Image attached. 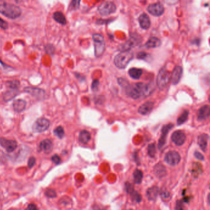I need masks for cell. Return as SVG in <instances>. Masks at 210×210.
<instances>
[{
	"mask_svg": "<svg viewBox=\"0 0 210 210\" xmlns=\"http://www.w3.org/2000/svg\"><path fill=\"white\" fill-rule=\"evenodd\" d=\"M124 90L126 94L134 99L141 97H147L152 94L154 90L152 85L144 83L129 84L124 88Z\"/></svg>",
	"mask_w": 210,
	"mask_h": 210,
	"instance_id": "cell-1",
	"label": "cell"
},
{
	"mask_svg": "<svg viewBox=\"0 0 210 210\" xmlns=\"http://www.w3.org/2000/svg\"><path fill=\"white\" fill-rule=\"evenodd\" d=\"M0 14L11 19H16L21 16V8L14 5L0 0Z\"/></svg>",
	"mask_w": 210,
	"mask_h": 210,
	"instance_id": "cell-2",
	"label": "cell"
},
{
	"mask_svg": "<svg viewBox=\"0 0 210 210\" xmlns=\"http://www.w3.org/2000/svg\"><path fill=\"white\" fill-rule=\"evenodd\" d=\"M133 58V52L131 50L123 51L116 55L114 59L115 66L119 68L123 69L126 68L128 64Z\"/></svg>",
	"mask_w": 210,
	"mask_h": 210,
	"instance_id": "cell-3",
	"label": "cell"
},
{
	"mask_svg": "<svg viewBox=\"0 0 210 210\" xmlns=\"http://www.w3.org/2000/svg\"><path fill=\"white\" fill-rule=\"evenodd\" d=\"M93 40L94 45V54L97 57H101L105 51V43L102 35L95 33L93 35Z\"/></svg>",
	"mask_w": 210,
	"mask_h": 210,
	"instance_id": "cell-4",
	"label": "cell"
},
{
	"mask_svg": "<svg viewBox=\"0 0 210 210\" xmlns=\"http://www.w3.org/2000/svg\"><path fill=\"white\" fill-rule=\"evenodd\" d=\"M171 74L166 67L162 68L158 72L157 78V84L160 90H163L170 82Z\"/></svg>",
	"mask_w": 210,
	"mask_h": 210,
	"instance_id": "cell-5",
	"label": "cell"
},
{
	"mask_svg": "<svg viewBox=\"0 0 210 210\" xmlns=\"http://www.w3.org/2000/svg\"><path fill=\"white\" fill-rule=\"evenodd\" d=\"M142 42V38L137 33H132L130 35L129 40L124 44L121 45V52L129 51L131 48L139 44Z\"/></svg>",
	"mask_w": 210,
	"mask_h": 210,
	"instance_id": "cell-6",
	"label": "cell"
},
{
	"mask_svg": "<svg viewBox=\"0 0 210 210\" xmlns=\"http://www.w3.org/2000/svg\"><path fill=\"white\" fill-rule=\"evenodd\" d=\"M116 10L115 5L111 2H105L98 6V11L102 16H107L114 13Z\"/></svg>",
	"mask_w": 210,
	"mask_h": 210,
	"instance_id": "cell-7",
	"label": "cell"
},
{
	"mask_svg": "<svg viewBox=\"0 0 210 210\" xmlns=\"http://www.w3.org/2000/svg\"><path fill=\"white\" fill-rule=\"evenodd\" d=\"M50 126V121L45 118L36 120L33 125V131L35 132H43L46 131Z\"/></svg>",
	"mask_w": 210,
	"mask_h": 210,
	"instance_id": "cell-8",
	"label": "cell"
},
{
	"mask_svg": "<svg viewBox=\"0 0 210 210\" xmlns=\"http://www.w3.org/2000/svg\"><path fill=\"white\" fill-rule=\"evenodd\" d=\"M24 91L27 93H29L35 99L42 101L45 98L46 92L44 90L34 87H26L24 88Z\"/></svg>",
	"mask_w": 210,
	"mask_h": 210,
	"instance_id": "cell-9",
	"label": "cell"
},
{
	"mask_svg": "<svg viewBox=\"0 0 210 210\" xmlns=\"http://www.w3.org/2000/svg\"><path fill=\"white\" fill-rule=\"evenodd\" d=\"M165 160L170 165L175 166L180 162L181 156L179 153L176 151H170L166 154Z\"/></svg>",
	"mask_w": 210,
	"mask_h": 210,
	"instance_id": "cell-10",
	"label": "cell"
},
{
	"mask_svg": "<svg viewBox=\"0 0 210 210\" xmlns=\"http://www.w3.org/2000/svg\"><path fill=\"white\" fill-rule=\"evenodd\" d=\"M0 146L5 149L8 152H12L16 149L17 143L14 140H8L3 137H0Z\"/></svg>",
	"mask_w": 210,
	"mask_h": 210,
	"instance_id": "cell-11",
	"label": "cell"
},
{
	"mask_svg": "<svg viewBox=\"0 0 210 210\" xmlns=\"http://www.w3.org/2000/svg\"><path fill=\"white\" fill-rule=\"evenodd\" d=\"M147 11L151 14L159 17L163 14L164 7L160 3H156L150 5L147 8Z\"/></svg>",
	"mask_w": 210,
	"mask_h": 210,
	"instance_id": "cell-12",
	"label": "cell"
},
{
	"mask_svg": "<svg viewBox=\"0 0 210 210\" xmlns=\"http://www.w3.org/2000/svg\"><path fill=\"white\" fill-rule=\"evenodd\" d=\"M186 136L185 133L180 130L174 131L172 136H171V139L173 142L178 146H182L185 141Z\"/></svg>",
	"mask_w": 210,
	"mask_h": 210,
	"instance_id": "cell-13",
	"label": "cell"
},
{
	"mask_svg": "<svg viewBox=\"0 0 210 210\" xmlns=\"http://www.w3.org/2000/svg\"><path fill=\"white\" fill-rule=\"evenodd\" d=\"M182 71H183L182 67L177 65L174 67V68L173 69V71L171 74L170 78V82L173 85H177L179 82L182 75Z\"/></svg>",
	"mask_w": 210,
	"mask_h": 210,
	"instance_id": "cell-14",
	"label": "cell"
},
{
	"mask_svg": "<svg viewBox=\"0 0 210 210\" xmlns=\"http://www.w3.org/2000/svg\"><path fill=\"white\" fill-rule=\"evenodd\" d=\"M174 126V125L173 124H168L166 125H165L162 129V136L159 139V141H158V148L159 149H162L163 146L165 144L166 142V137L167 136V134L169 132V131L170 129H172V128Z\"/></svg>",
	"mask_w": 210,
	"mask_h": 210,
	"instance_id": "cell-15",
	"label": "cell"
},
{
	"mask_svg": "<svg viewBox=\"0 0 210 210\" xmlns=\"http://www.w3.org/2000/svg\"><path fill=\"white\" fill-rule=\"evenodd\" d=\"M53 145L50 139H46L42 141L39 145V150L40 152H44L45 154H49L52 149Z\"/></svg>",
	"mask_w": 210,
	"mask_h": 210,
	"instance_id": "cell-16",
	"label": "cell"
},
{
	"mask_svg": "<svg viewBox=\"0 0 210 210\" xmlns=\"http://www.w3.org/2000/svg\"><path fill=\"white\" fill-rule=\"evenodd\" d=\"M154 104L153 102L147 101L139 107L138 112L140 114L143 115H148L152 112L154 108Z\"/></svg>",
	"mask_w": 210,
	"mask_h": 210,
	"instance_id": "cell-17",
	"label": "cell"
},
{
	"mask_svg": "<svg viewBox=\"0 0 210 210\" xmlns=\"http://www.w3.org/2000/svg\"><path fill=\"white\" fill-rule=\"evenodd\" d=\"M139 22L141 27L144 30L149 29L151 25L150 18L149 16L146 13H143L139 16Z\"/></svg>",
	"mask_w": 210,
	"mask_h": 210,
	"instance_id": "cell-18",
	"label": "cell"
},
{
	"mask_svg": "<svg viewBox=\"0 0 210 210\" xmlns=\"http://www.w3.org/2000/svg\"><path fill=\"white\" fill-rule=\"evenodd\" d=\"M210 115V109L208 105H205L201 107L198 112V120H204L209 117Z\"/></svg>",
	"mask_w": 210,
	"mask_h": 210,
	"instance_id": "cell-19",
	"label": "cell"
},
{
	"mask_svg": "<svg viewBox=\"0 0 210 210\" xmlns=\"http://www.w3.org/2000/svg\"><path fill=\"white\" fill-rule=\"evenodd\" d=\"M209 139V136L206 134H202L198 136V144L201 149L205 152L207 149L208 146V141Z\"/></svg>",
	"mask_w": 210,
	"mask_h": 210,
	"instance_id": "cell-20",
	"label": "cell"
},
{
	"mask_svg": "<svg viewBox=\"0 0 210 210\" xmlns=\"http://www.w3.org/2000/svg\"><path fill=\"white\" fill-rule=\"evenodd\" d=\"M14 110L17 113L23 112L26 107V102L23 99H17L13 104Z\"/></svg>",
	"mask_w": 210,
	"mask_h": 210,
	"instance_id": "cell-21",
	"label": "cell"
},
{
	"mask_svg": "<svg viewBox=\"0 0 210 210\" xmlns=\"http://www.w3.org/2000/svg\"><path fill=\"white\" fill-rule=\"evenodd\" d=\"M8 89L9 90L3 94V99L6 102L14 99L19 93V89L11 88H8Z\"/></svg>",
	"mask_w": 210,
	"mask_h": 210,
	"instance_id": "cell-22",
	"label": "cell"
},
{
	"mask_svg": "<svg viewBox=\"0 0 210 210\" xmlns=\"http://www.w3.org/2000/svg\"><path fill=\"white\" fill-rule=\"evenodd\" d=\"M158 193H159V189L158 187H155V186L149 188L146 192L147 198H149V200H152V201H155L157 199Z\"/></svg>",
	"mask_w": 210,
	"mask_h": 210,
	"instance_id": "cell-23",
	"label": "cell"
},
{
	"mask_svg": "<svg viewBox=\"0 0 210 210\" xmlns=\"http://www.w3.org/2000/svg\"><path fill=\"white\" fill-rule=\"evenodd\" d=\"M161 45V41L159 38L155 36L151 37L149 39L147 42L145 44V46L147 48H155Z\"/></svg>",
	"mask_w": 210,
	"mask_h": 210,
	"instance_id": "cell-24",
	"label": "cell"
},
{
	"mask_svg": "<svg viewBox=\"0 0 210 210\" xmlns=\"http://www.w3.org/2000/svg\"><path fill=\"white\" fill-rule=\"evenodd\" d=\"M91 139V134L86 130H83L79 134V141L83 144H86Z\"/></svg>",
	"mask_w": 210,
	"mask_h": 210,
	"instance_id": "cell-25",
	"label": "cell"
},
{
	"mask_svg": "<svg viewBox=\"0 0 210 210\" xmlns=\"http://www.w3.org/2000/svg\"><path fill=\"white\" fill-rule=\"evenodd\" d=\"M128 74L129 76L135 80H138L141 77L143 74L142 69L137 68H130L128 71Z\"/></svg>",
	"mask_w": 210,
	"mask_h": 210,
	"instance_id": "cell-26",
	"label": "cell"
},
{
	"mask_svg": "<svg viewBox=\"0 0 210 210\" xmlns=\"http://www.w3.org/2000/svg\"><path fill=\"white\" fill-rule=\"evenodd\" d=\"M53 19L59 24H60L63 25H65L67 24V20L65 17V16L59 11L55 12L53 14Z\"/></svg>",
	"mask_w": 210,
	"mask_h": 210,
	"instance_id": "cell-27",
	"label": "cell"
},
{
	"mask_svg": "<svg viewBox=\"0 0 210 210\" xmlns=\"http://www.w3.org/2000/svg\"><path fill=\"white\" fill-rule=\"evenodd\" d=\"M154 172L158 177L162 178L164 176H165L166 173V170L165 167L162 164L158 163L155 166Z\"/></svg>",
	"mask_w": 210,
	"mask_h": 210,
	"instance_id": "cell-28",
	"label": "cell"
},
{
	"mask_svg": "<svg viewBox=\"0 0 210 210\" xmlns=\"http://www.w3.org/2000/svg\"><path fill=\"white\" fill-rule=\"evenodd\" d=\"M134 182L137 184H140L142 182L143 178V172L139 170H136L134 172Z\"/></svg>",
	"mask_w": 210,
	"mask_h": 210,
	"instance_id": "cell-29",
	"label": "cell"
},
{
	"mask_svg": "<svg viewBox=\"0 0 210 210\" xmlns=\"http://www.w3.org/2000/svg\"><path fill=\"white\" fill-rule=\"evenodd\" d=\"M189 114V111L188 110H184V112L178 118V120H177L178 124L181 125V124H182L183 123H184L187 120Z\"/></svg>",
	"mask_w": 210,
	"mask_h": 210,
	"instance_id": "cell-30",
	"label": "cell"
},
{
	"mask_svg": "<svg viewBox=\"0 0 210 210\" xmlns=\"http://www.w3.org/2000/svg\"><path fill=\"white\" fill-rule=\"evenodd\" d=\"M54 134L58 137L59 139H62L63 137L64 134H65V132H64V129L62 126H58L54 130Z\"/></svg>",
	"mask_w": 210,
	"mask_h": 210,
	"instance_id": "cell-31",
	"label": "cell"
},
{
	"mask_svg": "<svg viewBox=\"0 0 210 210\" xmlns=\"http://www.w3.org/2000/svg\"><path fill=\"white\" fill-rule=\"evenodd\" d=\"M131 195V198L133 201L137 202V203H139V202H141V200H142V198H141V196L140 195V194L137 192H136L134 190L131 192L130 193Z\"/></svg>",
	"mask_w": 210,
	"mask_h": 210,
	"instance_id": "cell-32",
	"label": "cell"
},
{
	"mask_svg": "<svg viewBox=\"0 0 210 210\" xmlns=\"http://www.w3.org/2000/svg\"><path fill=\"white\" fill-rule=\"evenodd\" d=\"M148 154L151 157H154L156 154L155 144H151L148 147Z\"/></svg>",
	"mask_w": 210,
	"mask_h": 210,
	"instance_id": "cell-33",
	"label": "cell"
},
{
	"mask_svg": "<svg viewBox=\"0 0 210 210\" xmlns=\"http://www.w3.org/2000/svg\"><path fill=\"white\" fill-rule=\"evenodd\" d=\"M80 1H72L71 4H70L69 6V10H75L77 9L78 8V7L80 6Z\"/></svg>",
	"mask_w": 210,
	"mask_h": 210,
	"instance_id": "cell-34",
	"label": "cell"
},
{
	"mask_svg": "<svg viewBox=\"0 0 210 210\" xmlns=\"http://www.w3.org/2000/svg\"><path fill=\"white\" fill-rule=\"evenodd\" d=\"M45 195L49 198H54L56 197V192L53 189H48L45 192Z\"/></svg>",
	"mask_w": 210,
	"mask_h": 210,
	"instance_id": "cell-35",
	"label": "cell"
},
{
	"mask_svg": "<svg viewBox=\"0 0 210 210\" xmlns=\"http://www.w3.org/2000/svg\"><path fill=\"white\" fill-rule=\"evenodd\" d=\"M161 196L163 200H168L170 198V194L167 190H163L161 193Z\"/></svg>",
	"mask_w": 210,
	"mask_h": 210,
	"instance_id": "cell-36",
	"label": "cell"
},
{
	"mask_svg": "<svg viewBox=\"0 0 210 210\" xmlns=\"http://www.w3.org/2000/svg\"><path fill=\"white\" fill-rule=\"evenodd\" d=\"M0 28H2L4 30H6L8 28V24L7 22L5 21L2 18H0Z\"/></svg>",
	"mask_w": 210,
	"mask_h": 210,
	"instance_id": "cell-37",
	"label": "cell"
},
{
	"mask_svg": "<svg viewBox=\"0 0 210 210\" xmlns=\"http://www.w3.org/2000/svg\"><path fill=\"white\" fill-rule=\"evenodd\" d=\"M99 84V82L98 80H94L93 82V83H92V85H91L92 90L94 91H97V89H98Z\"/></svg>",
	"mask_w": 210,
	"mask_h": 210,
	"instance_id": "cell-38",
	"label": "cell"
},
{
	"mask_svg": "<svg viewBox=\"0 0 210 210\" xmlns=\"http://www.w3.org/2000/svg\"><path fill=\"white\" fill-rule=\"evenodd\" d=\"M126 191L127 193H130L131 192H132L134 190V187L132 185V184L127 182L126 183Z\"/></svg>",
	"mask_w": 210,
	"mask_h": 210,
	"instance_id": "cell-39",
	"label": "cell"
},
{
	"mask_svg": "<svg viewBox=\"0 0 210 210\" xmlns=\"http://www.w3.org/2000/svg\"><path fill=\"white\" fill-rule=\"evenodd\" d=\"M51 160L56 165L59 164L60 162V158L57 155H54V156H52L51 158Z\"/></svg>",
	"mask_w": 210,
	"mask_h": 210,
	"instance_id": "cell-40",
	"label": "cell"
},
{
	"mask_svg": "<svg viewBox=\"0 0 210 210\" xmlns=\"http://www.w3.org/2000/svg\"><path fill=\"white\" fill-rule=\"evenodd\" d=\"M35 162H36V159L34 158V157H31L29 158V162H28V166L29 168H32L34 165L35 164Z\"/></svg>",
	"mask_w": 210,
	"mask_h": 210,
	"instance_id": "cell-41",
	"label": "cell"
},
{
	"mask_svg": "<svg viewBox=\"0 0 210 210\" xmlns=\"http://www.w3.org/2000/svg\"><path fill=\"white\" fill-rule=\"evenodd\" d=\"M147 54L144 52H139L137 54V57L138 59H144L147 57Z\"/></svg>",
	"mask_w": 210,
	"mask_h": 210,
	"instance_id": "cell-42",
	"label": "cell"
},
{
	"mask_svg": "<svg viewBox=\"0 0 210 210\" xmlns=\"http://www.w3.org/2000/svg\"><path fill=\"white\" fill-rule=\"evenodd\" d=\"M175 210H183L182 204L181 201H177L175 207Z\"/></svg>",
	"mask_w": 210,
	"mask_h": 210,
	"instance_id": "cell-43",
	"label": "cell"
},
{
	"mask_svg": "<svg viewBox=\"0 0 210 210\" xmlns=\"http://www.w3.org/2000/svg\"><path fill=\"white\" fill-rule=\"evenodd\" d=\"M194 155H195V157L197 158V159H198V160H204V157H203V155L201 154H200V152H195V153H194Z\"/></svg>",
	"mask_w": 210,
	"mask_h": 210,
	"instance_id": "cell-44",
	"label": "cell"
},
{
	"mask_svg": "<svg viewBox=\"0 0 210 210\" xmlns=\"http://www.w3.org/2000/svg\"><path fill=\"white\" fill-rule=\"evenodd\" d=\"M25 210H38L37 206L35 204H30Z\"/></svg>",
	"mask_w": 210,
	"mask_h": 210,
	"instance_id": "cell-45",
	"label": "cell"
},
{
	"mask_svg": "<svg viewBox=\"0 0 210 210\" xmlns=\"http://www.w3.org/2000/svg\"><path fill=\"white\" fill-rule=\"evenodd\" d=\"M129 210H132V209H129Z\"/></svg>",
	"mask_w": 210,
	"mask_h": 210,
	"instance_id": "cell-46",
	"label": "cell"
}]
</instances>
